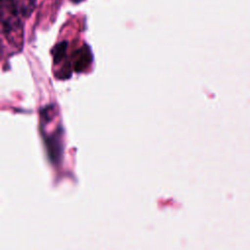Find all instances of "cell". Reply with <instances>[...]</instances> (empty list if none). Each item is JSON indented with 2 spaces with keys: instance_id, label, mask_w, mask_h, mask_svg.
I'll list each match as a JSON object with an SVG mask.
<instances>
[{
  "instance_id": "1",
  "label": "cell",
  "mask_w": 250,
  "mask_h": 250,
  "mask_svg": "<svg viewBox=\"0 0 250 250\" xmlns=\"http://www.w3.org/2000/svg\"><path fill=\"white\" fill-rule=\"evenodd\" d=\"M1 21L7 40L15 46L22 42V27L13 0H1Z\"/></svg>"
},
{
  "instance_id": "2",
  "label": "cell",
  "mask_w": 250,
  "mask_h": 250,
  "mask_svg": "<svg viewBox=\"0 0 250 250\" xmlns=\"http://www.w3.org/2000/svg\"><path fill=\"white\" fill-rule=\"evenodd\" d=\"M16 9L23 18H28L35 9L36 0H13Z\"/></svg>"
},
{
  "instance_id": "3",
  "label": "cell",
  "mask_w": 250,
  "mask_h": 250,
  "mask_svg": "<svg viewBox=\"0 0 250 250\" xmlns=\"http://www.w3.org/2000/svg\"><path fill=\"white\" fill-rule=\"evenodd\" d=\"M79 55L76 58L75 64H74V69L76 71H81V69H84L86 64L90 63L92 60V56L90 53V50L87 46H84L78 51Z\"/></svg>"
},
{
  "instance_id": "4",
  "label": "cell",
  "mask_w": 250,
  "mask_h": 250,
  "mask_svg": "<svg viewBox=\"0 0 250 250\" xmlns=\"http://www.w3.org/2000/svg\"><path fill=\"white\" fill-rule=\"evenodd\" d=\"M66 48H67V43L65 41L60 42L57 44L54 48V62H59L60 61L62 60V58L65 56L66 53Z\"/></svg>"
},
{
  "instance_id": "5",
  "label": "cell",
  "mask_w": 250,
  "mask_h": 250,
  "mask_svg": "<svg viewBox=\"0 0 250 250\" xmlns=\"http://www.w3.org/2000/svg\"><path fill=\"white\" fill-rule=\"evenodd\" d=\"M73 3H79V2H81V1H83V0H71Z\"/></svg>"
}]
</instances>
